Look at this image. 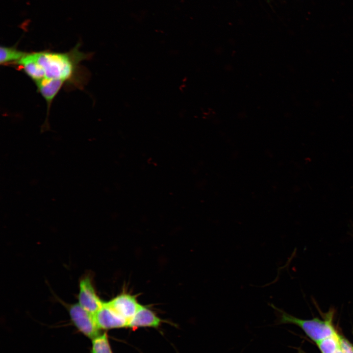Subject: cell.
<instances>
[{"mask_svg": "<svg viewBox=\"0 0 353 353\" xmlns=\"http://www.w3.org/2000/svg\"><path fill=\"white\" fill-rule=\"evenodd\" d=\"M96 324L100 330L127 327L128 322L114 309L103 303V305L94 314Z\"/></svg>", "mask_w": 353, "mask_h": 353, "instance_id": "obj_5", "label": "cell"}, {"mask_svg": "<svg viewBox=\"0 0 353 353\" xmlns=\"http://www.w3.org/2000/svg\"><path fill=\"white\" fill-rule=\"evenodd\" d=\"M64 84L63 81L52 79L44 80L36 84L38 91L47 102L48 114L52 100Z\"/></svg>", "mask_w": 353, "mask_h": 353, "instance_id": "obj_8", "label": "cell"}, {"mask_svg": "<svg viewBox=\"0 0 353 353\" xmlns=\"http://www.w3.org/2000/svg\"><path fill=\"white\" fill-rule=\"evenodd\" d=\"M90 353H113L106 332L100 333L92 339Z\"/></svg>", "mask_w": 353, "mask_h": 353, "instance_id": "obj_11", "label": "cell"}, {"mask_svg": "<svg viewBox=\"0 0 353 353\" xmlns=\"http://www.w3.org/2000/svg\"><path fill=\"white\" fill-rule=\"evenodd\" d=\"M67 306L71 321L79 332L91 340L101 333L93 314L78 303Z\"/></svg>", "mask_w": 353, "mask_h": 353, "instance_id": "obj_3", "label": "cell"}, {"mask_svg": "<svg viewBox=\"0 0 353 353\" xmlns=\"http://www.w3.org/2000/svg\"><path fill=\"white\" fill-rule=\"evenodd\" d=\"M79 45L77 44L67 52L42 51L27 53L14 65L23 71L35 84L52 79L71 83L78 71L79 63L89 55L79 50Z\"/></svg>", "mask_w": 353, "mask_h": 353, "instance_id": "obj_1", "label": "cell"}, {"mask_svg": "<svg viewBox=\"0 0 353 353\" xmlns=\"http://www.w3.org/2000/svg\"><path fill=\"white\" fill-rule=\"evenodd\" d=\"M270 305L274 309L276 316L275 325L290 324L297 326L308 337L316 343L338 332L333 324L334 310L333 309L323 313L322 319L317 317L311 319H303L288 313L273 303H271Z\"/></svg>", "mask_w": 353, "mask_h": 353, "instance_id": "obj_2", "label": "cell"}, {"mask_svg": "<svg viewBox=\"0 0 353 353\" xmlns=\"http://www.w3.org/2000/svg\"><path fill=\"white\" fill-rule=\"evenodd\" d=\"M103 303L97 294L90 277H83L79 281L78 303L94 314L101 307Z\"/></svg>", "mask_w": 353, "mask_h": 353, "instance_id": "obj_4", "label": "cell"}, {"mask_svg": "<svg viewBox=\"0 0 353 353\" xmlns=\"http://www.w3.org/2000/svg\"><path fill=\"white\" fill-rule=\"evenodd\" d=\"M105 303L127 320L128 323L133 317L140 304L134 296L127 293L120 294Z\"/></svg>", "mask_w": 353, "mask_h": 353, "instance_id": "obj_6", "label": "cell"}, {"mask_svg": "<svg viewBox=\"0 0 353 353\" xmlns=\"http://www.w3.org/2000/svg\"><path fill=\"white\" fill-rule=\"evenodd\" d=\"M162 320L148 307L140 304L136 312L128 322L127 327L133 329L142 327L158 328Z\"/></svg>", "mask_w": 353, "mask_h": 353, "instance_id": "obj_7", "label": "cell"}, {"mask_svg": "<svg viewBox=\"0 0 353 353\" xmlns=\"http://www.w3.org/2000/svg\"><path fill=\"white\" fill-rule=\"evenodd\" d=\"M341 336L337 332L316 344L321 353H335L340 348Z\"/></svg>", "mask_w": 353, "mask_h": 353, "instance_id": "obj_10", "label": "cell"}, {"mask_svg": "<svg viewBox=\"0 0 353 353\" xmlns=\"http://www.w3.org/2000/svg\"><path fill=\"white\" fill-rule=\"evenodd\" d=\"M27 52L18 50L16 47L0 46V63L1 65L15 64L22 59Z\"/></svg>", "mask_w": 353, "mask_h": 353, "instance_id": "obj_9", "label": "cell"}]
</instances>
